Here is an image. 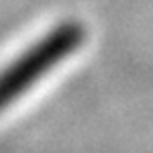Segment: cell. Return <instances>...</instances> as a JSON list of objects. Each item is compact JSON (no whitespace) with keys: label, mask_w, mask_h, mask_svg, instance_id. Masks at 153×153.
<instances>
[{"label":"cell","mask_w":153,"mask_h":153,"mask_svg":"<svg viewBox=\"0 0 153 153\" xmlns=\"http://www.w3.org/2000/svg\"><path fill=\"white\" fill-rule=\"evenodd\" d=\"M82 31L76 25H63L4 68L0 71V110L25 94L31 84L43 78L65 55H70V51L78 47Z\"/></svg>","instance_id":"1"}]
</instances>
